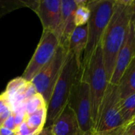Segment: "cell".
<instances>
[{"instance_id":"603a6c76","label":"cell","mask_w":135,"mask_h":135,"mask_svg":"<svg viewBox=\"0 0 135 135\" xmlns=\"http://www.w3.org/2000/svg\"><path fill=\"white\" fill-rule=\"evenodd\" d=\"M126 130L129 135H135V119L126 126Z\"/></svg>"},{"instance_id":"4fadbf2b","label":"cell","mask_w":135,"mask_h":135,"mask_svg":"<svg viewBox=\"0 0 135 135\" xmlns=\"http://www.w3.org/2000/svg\"><path fill=\"white\" fill-rule=\"evenodd\" d=\"M88 41V27L86 25L78 26L73 31L68 44V51L72 53L78 63L81 66L84 51Z\"/></svg>"},{"instance_id":"ffe728a7","label":"cell","mask_w":135,"mask_h":135,"mask_svg":"<svg viewBox=\"0 0 135 135\" xmlns=\"http://www.w3.org/2000/svg\"><path fill=\"white\" fill-rule=\"evenodd\" d=\"M40 132H37L30 128L26 123L23 122L16 130L15 135H37Z\"/></svg>"},{"instance_id":"3957f363","label":"cell","mask_w":135,"mask_h":135,"mask_svg":"<svg viewBox=\"0 0 135 135\" xmlns=\"http://www.w3.org/2000/svg\"><path fill=\"white\" fill-rule=\"evenodd\" d=\"M114 2L115 0H92L88 2L91 13L87 24L88 41L83 54L81 70L87 66L96 48L100 44L112 16Z\"/></svg>"},{"instance_id":"484cf974","label":"cell","mask_w":135,"mask_h":135,"mask_svg":"<svg viewBox=\"0 0 135 135\" xmlns=\"http://www.w3.org/2000/svg\"><path fill=\"white\" fill-rule=\"evenodd\" d=\"M131 25L134 28L135 33V0L134 4V9H133V13H132V17H131Z\"/></svg>"},{"instance_id":"9a60e30c","label":"cell","mask_w":135,"mask_h":135,"mask_svg":"<svg viewBox=\"0 0 135 135\" xmlns=\"http://www.w3.org/2000/svg\"><path fill=\"white\" fill-rule=\"evenodd\" d=\"M47 108V106H44L31 114L25 115L24 122L32 130L40 132L46 124Z\"/></svg>"},{"instance_id":"d6986e66","label":"cell","mask_w":135,"mask_h":135,"mask_svg":"<svg viewBox=\"0 0 135 135\" xmlns=\"http://www.w3.org/2000/svg\"><path fill=\"white\" fill-rule=\"evenodd\" d=\"M13 114L11 105L4 93L0 95V127L4 122Z\"/></svg>"},{"instance_id":"52a82bcc","label":"cell","mask_w":135,"mask_h":135,"mask_svg":"<svg viewBox=\"0 0 135 135\" xmlns=\"http://www.w3.org/2000/svg\"><path fill=\"white\" fill-rule=\"evenodd\" d=\"M119 100L118 85L109 82L100 107L94 133H103L123 125Z\"/></svg>"},{"instance_id":"5bb4252c","label":"cell","mask_w":135,"mask_h":135,"mask_svg":"<svg viewBox=\"0 0 135 135\" xmlns=\"http://www.w3.org/2000/svg\"><path fill=\"white\" fill-rule=\"evenodd\" d=\"M117 85L120 100L135 93V57L129 64Z\"/></svg>"},{"instance_id":"7402d4cb","label":"cell","mask_w":135,"mask_h":135,"mask_svg":"<svg viewBox=\"0 0 135 135\" xmlns=\"http://www.w3.org/2000/svg\"><path fill=\"white\" fill-rule=\"evenodd\" d=\"M2 127L9 129V130H11V131H16L17 130V127H16V124H15V121H14V115H13V113L4 122Z\"/></svg>"},{"instance_id":"4316f807","label":"cell","mask_w":135,"mask_h":135,"mask_svg":"<svg viewBox=\"0 0 135 135\" xmlns=\"http://www.w3.org/2000/svg\"><path fill=\"white\" fill-rule=\"evenodd\" d=\"M91 135H97V134H95V133L93 132V134H91Z\"/></svg>"},{"instance_id":"9c48e42d","label":"cell","mask_w":135,"mask_h":135,"mask_svg":"<svg viewBox=\"0 0 135 135\" xmlns=\"http://www.w3.org/2000/svg\"><path fill=\"white\" fill-rule=\"evenodd\" d=\"M135 57V33L131 25L128 28L125 40L122 45L115 62L114 70L110 80V83L119 85L123 74L128 67L131 62Z\"/></svg>"},{"instance_id":"5b68a950","label":"cell","mask_w":135,"mask_h":135,"mask_svg":"<svg viewBox=\"0 0 135 135\" xmlns=\"http://www.w3.org/2000/svg\"><path fill=\"white\" fill-rule=\"evenodd\" d=\"M67 104L74 111L83 134H92L94 132V123L92 117L90 89L89 84L80 74L71 89Z\"/></svg>"},{"instance_id":"ac0fdd59","label":"cell","mask_w":135,"mask_h":135,"mask_svg":"<svg viewBox=\"0 0 135 135\" xmlns=\"http://www.w3.org/2000/svg\"><path fill=\"white\" fill-rule=\"evenodd\" d=\"M90 9L87 5L78 6L74 13V24L76 27L86 25L90 17Z\"/></svg>"},{"instance_id":"30bf717a","label":"cell","mask_w":135,"mask_h":135,"mask_svg":"<svg viewBox=\"0 0 135 135\" xmlns=\"http://www.w3.org/2000/svg\"><path fill=\"white\" fill-rule=\"evenodd\" d=\"M35 13L40 20L43 31L56 34L61 19V0H39Z\"/></svg>"},{"instance_id":"cb8c5ba5","label":"cell","mask_w":135,"mask_h":135,"mask_svg":"<svg viewBox=\"0 0 135 135\" xmlns=\"http://www.w3.org/2000/svg\"><path fill=\"white\" fill-rule=\"evenodd\" d=\"M0 135H15V131L9 130L4 127H0Z\"/></svg>"},{"instance_id":"44dd1931","label":"cell","mask_w":135,"mask_h":135,"mask_svg":"<svg viewBox=\"0 0 135 135\" xmlns=\"http://www.w3.org/2000/svg\"><path fill=\"white\" fill-rule=\"evenodd\" d=\"M95 134L97 135H129L127 132L125 125L120 126L119 127H116L108 131H105V132L100 133V134H97V133Z\"/></svg>"},{"instance_id":"83f0119b","label":"cell","mask_w":135,"mask_h":135,"mask_svg":"<svg viewBox=\"0 0 135 135\" xmlns=\"http://www.w3.org/2000/svg\"><path fill=\"white\" fill-rule=\"evenodd\" d=\"M134 119H135V118H134Z\"/></svg>"},{"instance_id":"ba28073f","label":"cell","mask_w":135,"mask_h":135,"mask_svg":"<svg viewBox=\"0 0 135 135\" xmlns=\"http://www.w3.org/2000/svg\"><path fill=\"white\" fill-rule=\"evenodd\" d=\"M60 41L57 35L51 31H43L36 49L21 78L31 82L33 78L53 59Z\"/></svg>"},{"instance_id":"2e32d148","label":"cell","mask_w":135,"mask_h":135,"mask_svg":"<svg viewBox=\"0 0 135 135\" xmlns=\"http://www.w3.org/2000/svg\"><path fill=\"white\" fill-rule=\"evenodd\" d=\"M119 110L123 125L131 123L135 118V93L119 100Z\"/></svg>"},{"instance_id":"7a4b0ae2","label":"cell","mask_w":135,"mask_h":135,"mask_svg":"<svg viewBox=\"0 0 135 135\" xmlns=\"http://www.w3.org/2000/svg\"><path fill=\"white\" fill-rule=\"evenodd\" d=\"M81 65L75 56L68 51L60 76L54 87L47 108V120L44 127H50L55 119L67 105L71 89L79 75Z\"/></svg>"},{"instance_id":"7c38bea8","label":"cell","mask_w":135,"mask_h":135,"mask_svg":"<svg viewBox=\"0 0 135 135\" xmlns=\"http://www.w3.org/2000/svg\"><path fill=\"white\" fill-rule=\"evenodd\" d=\"M50 128L53 135H84L74 111L68 104L55 119Z\"/></svg>"},{"instance_id":"8fae6325","label":"cell","mask_w":135,"mask_h":135,"mask_svg":"<svg viewBox=\"0 0 135 135\" xmlns=\"http://www.w3.org/2000/svg\"><path fill=\"white\" fill-rule=\"evenodd\" d=\"M78 5L76 0H61V19L56 32L60 44L68 48L70 37L76 28L74 13Z\"/></svg>"},{"instance_id":"8992f818","label":"cell","mask_w":135,"mask_h":135,"mask_svg":"<svg viewBox=\"0 0 135 135\" xmlns=\"http://www.w3.org/2000/svg\"><path fill=\"white\" fill-rule=\"evenodd\" d=\"M68 48L59 44L55 55L31 81L36 93L40 94L44 100L47 106L51 100L54 87L60 76L64 66Z\"/></svg>"},{"instance_id":"6da1fadb","label":"cell","mask_w":135,"mask_h":135,"mask_svg":"<svg viewBox=\"0 0 135 135\" xmlns=\"http://www.w3.org/2000/svg\"><path fill=\"white\" fill-rule=\"evenodd\" d=\"M134 0H115L111 20L100 41L108 80L110 81L117 55L131 25Z\"/></svg>"},{"instance_id":"277c9868","label":"cell","mask_w":135,"mask_h":135,"mask_svg":"<svg viewBox=\"0 0 135 135\" xmlns=\"http://www.w3.org/2000/svg\"><path fill=\"white\" fill-rule=\"evenodd\" d=\"M79 74L89 85L92 117L95 128L100 107L109 83L104 65L103 52L100 44L96 48L87 66L84 69L80 70Z\"/></svg>"},{"instance_id":"e0dca14e","label":"cell","mask_w":135,"mask_h":135,"mask_svg":"<svg viewBox=\"0 0 135 135\" xmlns=\"http://www.w3.org/2000/svg\"><path fill=\"white\" fill-rule=\"evenodd\" d=\"M44 106H47L44 100L40 94L36 93L33 97L27 100L23 104L22 108L24 109L25 115H28Z\"/></svg>"},{"instance_id":"d4e9b609","label":"cell","mask_w":135,"mask_h":135,"mask_svg":"<svg viewBox=\"0 0 135 135\" xmlns=\"http://www.w3.org/2000/svg\"><path fill=\"white\" fill-rule=\"evenodd\" d=\"M37 135H53V134L51 133L50 127H44L43 130Z\"/></svg>"}]
</instances>
